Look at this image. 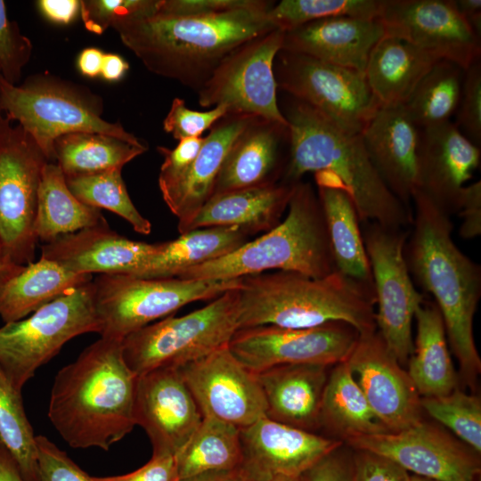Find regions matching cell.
I'll return each mask as SVG.
<instances>
[{
  "instance_id": "cell-1",
  "label": "cell",
  "mask_w": 481,
  "mask_h": 481,
  "mask_svg": "<svg viewBox=\"0 0 481 481\" xmlns=\"http://www.w3.org/2000/svg\"><path fill=\"white\" fill-rule=\"evenodd\" d=\"M273 4L249 0L224 12L156 13L119 20L111 28L151 72L198 90L237 47L275 29L267 17Z\"/></svg>"
},
{
  "instance_id": "cell-2",
  "label": "cell",
  "mask_w": 481,
  "mask_h": 481,
  "mask_svg": "<svg viewBox=\"0 0 481 481\" xmlns=\"http://www.w3.org/2000/svg\"><path fill=\"white\" fill-rule=\"evenodd\" d=\"M121 342L101 337L54 378L48 418L72 448L108 451L135 426L137 376L125 362Z\"/></svg>"
},
{
  "instance_id": "cell-3",
  "label": "cell",
  "mask_w": 481,
  "mask_h": 481,
  "mask_svg": "<svg viewBox=\"0 0 481 481\" xmlns=\"http://www.w3.org/2000/svg\"><path fill=\"white\" fill-rule=\"evenodd\" d=\"M281 110L289 127L283 183L306 173L315 182L334 180L351 195L360 222L389 229L410 225L412 214L387 188L373 166L361 134L346 131L310 105L290 97Z\"/></svg>"
},
{
  "instance_id": "cell-4",
  "label": "cell",
  "mask_w": 481,
  "mask_h": 481,
  "mask_svg": "<svg viewBox=\"0 0 481 481\" xmlns=\"http://www.w3.org/2000/svg\"><path fill=\"white\" fill-rule=\"evenodd\" d=\"M412 230L404 247L411 275L435 298L461 378L472 387L481 371L473 319L481 296V271L452 238L450 215L416 189Z\"/></svg>"
},
{
  "instance_id": "cell-5",
  "label": "cell",
  "mask_w": 481,
  "mask_h": 481,
  "mask_svg": "<svg viewBox=\"0 0 481 481\" xmlns=\"http://www.w3.org/2000/svg\"><path fill=\"white\" fill-rule=\"evenodd\" d=\"M239 329L271 325L306 329L331 322L359 335L377 330L374 287L334 273L322 278L277 271L241 277Z\"/></svg>"
},
{
  "instance_id": "cell-6",
  "label": "cell",
  "mask_w": 481,
  "mask_h": 481,
  "mask_svg": "<svg viewBox=\"0 0 481 481\" xmlns=\"http://www.w3.org/2000/svg\"><path fill=\"white\" fill-rule=\"evenodd\" d=\"M287 209L284 220L260 237L176 278L228 280L269 270L322 278L337 271L321 204L310 183L295 184Z\"/></svg>"
},
{
  "instance_id": "cell-7",
  "label": "cell",
  "mask_w": 481,
  "mask_h": 481,
  "mask_svg": "<svg viewBox=\"0 0 481 481\" xmlns=\"http://www.w3.org/2000/svg\"><path fill=\"white\" fill-rule=\"evenodd\" d=\"M0 112L34 139L49 162L54 160L55 140L68 134L96 133L140 141L120 123L102 117L100 96L46 73L30 76L20 85H12L0 76Z\"/></svg>"
},
{
  "instance_id": "cell-8",
  "label": "cell",
  "mask_w": 481,
  "mask_h": 481,
  "mask_svg": "<svg viewBox=\"0 0 481 481\" xmlns=\"http://www.w3.org/2000/svg\"><path fill=\"white\" fill-rule=\"evenodd\" d=\"M239 288L202 308L167 316L126 336L121 344L129 369L140 376L159 368H180L227 346L239 330Z\"/></svg>"
},
{
  "instance_id": "cell-9",
  "label": "cell",
  "mask_w": 481,
  "mask_h": 481,
  "mask_svg": "<svg viewBox=\"0 0 481 481\" xmlns=\"http://www.w3.org/2000/svg\"><path fill=\"white\" fill-rule=\"evenodd\" d=\"M241 277L228 280L141 278L100 274L92 281L93 299L102 338L123 340L129 334L200 300L237 289Z\"/></svg>"
},
{
  "instance_id": "cell-10",
  "label": "cell",
  "mask_w": 481,
  "mask_h": 481,
  "mask_svg": "<svg viewBox=\"0 0 481 481\" xmlns=\"http://www.w3.org/2000/svg\"><path fill=\"white\" fill-rule=\"evenodd\" d=\"M92 281L53 300L28 318L0 327V367L21 391L37 370L73 338L100 333Z\"/></svg>"
},
{
  "instance_id": "cell-11",
  "label": "cell",
  "mask_w": 481,
  "mask_h": 481,
  "mask_svg": "<svg viewBox=\"0 0 481 481\" xmlns=\"http://www.w3.org/2000/svg\"><path fill=\"white\" fill-rule=\"evenodd\" d=\"M0 112V244L21 265L34 261L38 190L48 159L34 139Z\"/></svg>"
},
{
  "instance_id": "cell-12",
  "label": "cell",
  "mask_w": 481,
  "mask_h": 481,
  "mask_svg": "<svg viewBox=\"0 0 481 481\" xmlns=\"http://www.w3.org/2000/svg\"><path fill=\"white\" fill-rule=\"evenodd\" d=\"M273 69L279 89L352 133L361 134L381 105L364 74L353 69L281 50Z\"/></svg>"
},
{
  "instance_id": "cell-13",
  "label": "cell",
  "mask_w": 481,
  "mask_h": 481,
  "mask_svg": "<svg viewBox=\"0 0 481 481\" xmlns=\"http://www.w3.org/2000/svg\"><path fill=\"white\" fill-rule=\"evenodd\" d=\"M285 32L274 29L232 51L198 89L201 107L288 124L277 101L274 61Z\"/></svg>"
},
{
  "instance_id": "cell-14",
  "label": "cell",
  "mask_w": 481,
  "mask_h": 481,
  "mask_svg": "<svg viewBox=\"0 0 481 481\" xmlns=\"http://www.w3.org/2000/svg\"><path fill=\"white\" fill-rule=\"evenodd\" d=\"M371 271L376 327L388 350L403 366L412 351V320L424 298L414 287L409 272L404 230L369 224L363 233Z\"/></svg>"
},
{
  "instance_id": "cell-15",
  "label": "cell",
  "mask_w": 481,
  "mask_h": 481,
  "mask_svg": "<svg viewBox=\"0 0 481 481\" xmlns=\"http://www.w3.org/2000/svg\"><path fill=\"white\" fill-rule=\"evenodd\" d=\"M359 333L342 322L306 329L271 325L239 329L228 347L254 373L289 364L329 367L345 362Z\"/></svg>"
},
{
  "instance_id": "cell-16",
  "label": "cell",
  "mask_w": 481,
  "mask_h": 481,
  "mask_svg": "<svg viewBox=\"0 0 481 481\" xmlns=\"http://www.w3.org/2000/svg\"><path fill=\"white\" fill-rule=\"evenodd\" d=\"M378 19L386 35L400 38L463 70L480 60V37L452 0H381Z\"/></svg>"
},
{
  "instance_id": "cell-17",
  "label": "cell",
  "mask_w": 481,
  "mask_h": 481,
  "mask_svg": "<svg viewBox=\"0 0 481 481\" xmlns=\"http://www.w3.org/2000/svg\"><path fill=\"white\" fill-rule=\"evenodd\" d=\"M346 442L356 450L386 457L420 477L476 481L480 472L477 452L424 420L399 432L358 436Z\"/></svg>"
},
{
  "instance_id": "cell-18",
  "label": "cell",
  "mask_w": 481,
  "mask_h": 481,
  "mask_svg": "<svg viewBox=\"0 0 481 481\" xmlns=\"http://www.w3.org/2000/svg\"><path fill=\"white\" fill-rule=\"evenodd\" d=\"M202 417L246 428L266 416V404L254 372L228 345L178 368Z\"/></svg>"
},
{
  "instance_id": "cell-19",
  "label": "cell",
  "mask_w": 481,
  "mask_h": 481,
  "mask_svg": "<svg viewBox=\"0 0 481 481\" xmlns=\"http://www.w3.org/2000/svg\"><path fill=\"white\" fill-rule=\"evenodd\" d=\"M345 362L389 432L410 428L423 420L420 395L377 330L359 335Z\"/></svg>"
},
{
  "instance_id": "cell-20",
  "label": "cell",
  "mask_w": 481,
  "mask_h": 481,
  "mask_svg": "<svg viewBox=\"0 0 481 481\" xmlns=\"http://www.w3.org/2000/svg\"><path fill=\"white\" fill-rule=\"evenodd\" d=\"M134 418L146 432L152 455L176 456L202 420L178 368H159L136 378Z\"/></svg>"
},
{
  "instance_id": "cell-21",
  "label": "cell",
  "mask_w": 481,
  "mask_h": 481,
  "mask_svg": "<svg viewBox=\"0 0 481 481\" xmlns=\"http://www.w3.org/2000/svg\"><path fill=\"white\" fill-rule=\"evenodd\" d=\"M241 469L254 481L275 476L300 477L342 440L297 428L266 416L240 428Z\"/></svg>"
},
{
  "instance_id": "cell-22",
  "label": "cell",
  "mask_w": 481,
  "mask_h": 481,
  "mask_svg": "<svg viewBox=\"0 0 481 481\" xmlns=\"http://www.w3.org/2000/svg\"><path fill=\"white\" fill-rule=\"evenodd\" d=\"M480 147L448 121L419 130L417 189L447 214L455 213L458 197L480 163Z\"/></svg>"
},
{
  "instance_id": "cell-23",
  "label": "cell",
  "mask_w": 481,
  "mask_h": 481,
  "mask_svg": "<svg viewBox=\"0 0 481 481\" xmlns=\"http://www.w3.org/2000/svg\"><path fill=\"white\" fill-rule=\"evenodd\" d=\"M156 247L124 237L105 223L45 243L41 257L81 274L139 276Z\"/></svg>"
},
{
  "instance_id": "cell-24",
  "label": "cell",
  "mask_w": 481,
  "mask_h": 481,
  "mask_svg": "<svg viewBox=\"0 0 481 481\" xmlns=\"http://www.w3.org/2000/svg\"><path fill=\"white\" fill-rule=\"evenodd\" d=\"M367 153L392 193L407 208L417 189L419 128L404 105H380L361 132Z\"/></svg>"
},
{
  "instance_id": "cell-25",
  "label": "cell",
  "mask_w": 481,
  "mask_h": 481,
  "mask_svg": "<svg viewBox=\"0 0 481 481\" xmlns=\"http://www.w3.org/2000/svg\"><path fill=\"white\" fill-rule=\"evenodd\" d=\"M385 36L379 19L330 17L286 31L281 50L364 74L371 49Z\"/></svg>"
},
{
  "instance_id": "cell-26",
  "label": "cell",
  "mask_w": 481,
  "mask_h": 481,
  "mask_svg": "<svg viewBox=\"0 0 481 481\" xmlns=\"http://www.w3.org/2000/svg\"><path fill=\"white\" fill-rule=\"evenodd\" d=\"M255 117L227 113L205 137L195 160L183 177L161 191L170 211L178 218V231L184 233L188 224L212 196L224 159L239 135Z\"/></svg>"
},
{
  "instance_id": "cell-27",
  "label": "cell",
  "mask_w": 481,
  "mask_h": 481,
  "mask_svg": "<svg viewBox=\"0 0 481 481\" xmlns=\"http://www.w3.org/2000/svg\"><path fill=\"white\" fill-rule=\"evenodd\" d=\"M327 366L289 364L255 373L266 404V417L309 432L321 428Z\"/></svg>"
},
{
  "instance_id": "cell-28",
  "label": "cell",
  "mask_w": 481,
  "mask_h": 481,
  "mask_svg": "<svg viewBox=\"0 0 481 481\" xmlns=\"http://www.w3.org/2000/svg\"><path fill=\"white\" fill-rule=\"evenodd\" d=\"M288 124L253 118L230 148L213 194L276 182Z\"/></svg>"
},
{
  "instance_id": "cell-29",
  "label": "cell",
  "mask_w": 481,
  "mask_h": 481,
  "mask_svg": "<svg viewBox=\"0 0 481 481\" xmlns=\"http://www.w3.org/2000/svg\"><path fill=\"white\" fill-rule=\"evenodd\" d=\"M295 184L273 182L214 194L185 232L214 226H235L248 234L267 232L281 222Z\"/></svg>"
},
{
  "instance_id": "cell-30",
  "label": "cell",
  "mask_w": 481,
  "mask_h": 481,
  "mask_svg": "<svg viewBox=\"0 0 481 481\" xmlns=\"http://www.w3.org/2000/svg\"><path fill=\"white\" fill-rule=\"evenodd\" d=\"M438 61L400 38L386 35L371 49L364 77L380 104L404 105Z\"/></svg>"
},
{
  "instance_id": "cell-31",
  "label": "cell",
  "mask_w": 481,
  "mask_h": 481,
  "mask_svg": "<svg viewBox=\"0 0 481 481\" xmlns=\"http://www.w3.org/2000/svg\"><path fill=\"white\" fill-rule=\"evenodd\" d=\"M316 184L336 270L374 287L358 213L351 195L334 181Z\"/></svg>"
},
{
  "instance_id": "cell-32",
  "label": "cell",
  "mask_w": 481,
  "mask_h": 481,
  "mask_svg": "<svg viewBox=\"0 0 481 481\" xmlns=\"http://www.w3.org/2000/svg\"><path fill=\"white\" fill-rule=\"evenodd\" d=\"M414 318L417 334L407 372L420 396L447 395L457 388L458 375L441 313L435 303L424 300Z\"/></svg>"
},
{
  "instance_id": "cell-33",
  "label": "cell",
  "mask_w": 481,
  "mask_h": 481,
  "mask_svg": "<svg viewBox=\"0 0 481 481\" xmlns=\"http://www.w3.org/2000/svg\"><path fill=\"white\" fill-rule=\"evenodd\" d=\"M249 235L235 226L200 228L177 239L157 243L156 250L139 276L176 278L186 269L222 257L249 241Z\"/></svg>"
},
{
  "instance_id": "cell-34",
  "label": "cell",
  "mask_w": 481,
  "mask_h": 481,
  "mask_svg": "<svg viewBox=\"0 0 481 481\" xmlns=\"http://www.w3.org/2000/svg\"><path fill=\"white\" fill-rule=\"evenodd\" d=\"M90 281L91 274L77 273L40 257L5 286L0 294V317L4 322L21 320Z\"/></svg>"
},
{
  "instance_id": "cell-35",
  "label": "cell",
  "mask_w": 481,
  "mask_h": 481,
  "mask_svg": "<svg viewBox=\"0 0 481 481\" xmlns=\"http://www.w3.org/2000/svg\"><path fill=\"white\" fill-rule=\"evenodd\" d=\"M107 223L99 208L78 200L56 163L44 167L38 190L35 233L49 243L59 237Z\"/></svg>"
},
{
  "instance_id": "cell-36",
  "label": "cell",
  "mask_w": 481,
  "mask_h": 481,
  "mask_svg": "<svg viewBox=\"0 0 481 481\" xmlns=\"http://www.w3.org/2000/svg\"><path fill=\"white\" fill-rule=\"evenodd\" d=\"M324 427L346 441L389 432L371 408L346 362L336 364L324 387L320 416Z\"/></svg>"
},
{
  "instance_id": "cell-37",
  "label": "cell",
  "mask_w": 481,
  "mask_h": 481,
  "mask_svg": "<svg viewBox=\"0 0 481 481\" xmlns=\"http://www.w3.org/2000/svg\"><path fill=\"white\" fill-rule=\"evenodd\" d=\"M147 150V144L141 140L129 142L85 132L64 135L53 143L54 160L65 177L122 169Z\"/></svg>"
},
{
  "instance_id": "cell-38",
  "label": "cell",
  "mask_w": 481,
  "mask_h": 481,
  "mask_svg": "<svg viewBox=\"0 0 481 481\" xmlns=\"http://www.w3.org/2000/svg\"><path fill=\"white\" fill-rule=\"evenodd\" d=\"M175 458L180 481L207 473L241 469L240 430L215 418L203 417Z\"/></svg>"
},
{
  "instance_id": "cell-39",
  "label": "cell",
  "mask_w": 481,
  "mask_h": 481,
  "mask_svg": "<svg viewBox=\"0 0 481 481\" xmlns=\"http://www.w3.org/2000/svg\"><path fill=\"white\" fill-rule=\"evenodd\" d=\"M463 72L458 65L440 60L418 83L404 106L419 130L450 121L459 103Z\"/></svg>"
},
{
  "instance_id": "cell-40",
  "label": "cell",
  "mask_w": 481,
  "mask_h": 481,
  "mask_svg": "<svg viewBox=\"0 0 481 481\" xmlns=\"http://www.w3.org/2000/svg\"><path fill=\"white\" fill-rule=\"evenodd\" d=\"M0 444L6 448L26 481H38L36 436L26 415L21 391L0 367Z\"/></svg>"
},
{
  "instance_id": "cell-41",
  "label": "cell",
  "mask_w": 481,
  "mask_h": 481,
  "mask_svg": "<svg viewBox=\"0 0 481 481\" xmlns=\"http://www.w3.org/2000/svg\"><path fill=\"white\" fill-rule=\"evenodd\" d=\"M121 170L65 178L69 191L78 200L93 208L108 209L127 221L136 232L148 235L151 224L131 200Z\"/></svg>"
},
{
  "instance_id": "cell-42",
  "label": "cell",
  "mask_w": 481,
  "mask_h": 481,
  "mask_svg": "<svg viewBox=\"0 0 481 481\" xmlns=\"http://www.w3.org/2000/svg\"><path fill=\"white\" fill-rule=\"evenodd\" d=\"M381 0H282L273 4L267 17L284 32L330 17L378 19Z\"/></svg>"
},
{
  "instance_id": "cell-43",
  "label": "cell",
  "mask_w": 481,
  "mask_h": 481,
  "mask_svg": "<svg viewBox=\"0 0 481 481\" xmlns=\"http://www.w3.org/2000/svg\"><path fill=\"white\" fill-rule=\"evenodd\" d=\"M423 412L448 428L467 446L481 452V401L459 388L440 396L420 398Z\"/></svg>"
},
{
  "instance_id": "cell-44",
  "label": "cell",
  "mask_w": 481,
  "mask_h": 481,
  "mask_svg": "<svg viewBox=\"0 0 481 481\" xmlns=\"http://www.w3.org/2000/svg\"><path fill=\"white\" fill-rule=\"evenodd\" d=\"M160 0H84L80 14L86 29L102 35L117 21L151 16Z\"/></svg>"
},
{
  "instance_id": "cell-45",
  "label": "cell",
  "mask_w": 481,
  "mask_h": 481,
  "mask_svg": "<svg viewBox=\"0 0 481 481\" xmlns=\"http://www.w3.org/2000/svg\"><path fill=\"white\" fill-rule=\"evenodd\" d=\"M32 49L31 41L21 34L18 24L8 18L5 3L0 0V76L6 82L18 85Z\"/></svg>"
},
{
  "instance_id": "cell-46",
  "label": "cell",
  "mask_w": 481,
  "mask_h": 481,
  "mask_svg": "<svg viewBox=\"0 0 481 481\" xmlns=\"http://www.w3.org/2000/svg\"><path fill=\"white\" fill-rule=\"evenodd\" d=\"M460 131L474 144H481V62H473L463 72L459 103L454 113Z\"/></svg>"
},
{
  "instance_id": "cell-47",
  "label": "cell",
  "mask_w": 481,
  "mask_h": 481,
  "mask_svg": "<svg viewBox=\"0 0 481 481\" xmlns=\"http://www.w3.org/2000/svg\"><path fill=\"white\" fill-rule=\"evenodd\" d=\"M227 113V108L223 105L208 111L193 110L186 107L183 99L175 98L163 121V129L178 141L199 137Z\"/></svg>"
},
{
  "instance_id": "cell-48",
  "label": "cell",
  "mask_w": 481,
  "mask_h": 481,
  "mask_svg": "<svg viewBox=\"0 0 481 481\" xmlns=\"http://www.w3.org/2000/svg\"><path fill=\"white\" fill-rule=\"evenodd\" d=\"M38 481H94L68 454L45 436H36Z\"/></svg>"
},
{
  "instance_id": "cell-49",
  "label": "cell",
  "mask_w": 481,
  "mask_h": 481,
  "mask_svg": "<svg viewBox=\"0 0 481 481\" xmlns=\"http://www.w3.org/2000/svg\"><path fill=\"white\" fill-rule=\"evenodd\" d=\"M205 137H192L179 141L177 146L169 150L159 147L164 161L160 167L159 187L160 192L179 181L198 156Z\"/></svg>"
},
{
  "instance_id": "cell-50",
  "label": "cell",
  "mask_w": 481,
  "mask_h": 481,
  "mask_svg": "<svg viewBox=\"0 0 481 481\" xmlns=\"http://www.w3.org/2000/svg\"><path fill=\"white\" fill-rule=\"evenodd\" d=\"M351 466L353 481H409L410 473L377 453L356 450Z\"/></svg>"
},
{
  "instance_id": "cell-51",
  "label": "cell",
  "mask_w": 481,
  "mask_h": 481,
  "mask_svg": "<svg viewBox=\"0 0 481 481\" xmlns=\"http://www.w3.org/2000/svg\"><path fill=\"white\" fill-rule=\"evenodd\" d=\"M94 481H180L175 456L152 455L141 468L111 477H93Z\"/></svg>"
},
{
  "instance_id": "cell-52",
  "label": "cell",
  "mask_w": 481,
  "mask_h": 481,
  "mask_svg": "<svg viewBox=\"0 0 481 481\" xmlns=\"http://www.w3.org/2000/svg\"><path fill=\"white\" fill-rule=\"evenodd\" d=\"M461 224L460 234L464 239H472L481 233V183L464 185L459 194L456 210Z\"/></svg>"
},
{
  "instance_id": "cell-53",
  "label": "cell",
  "mask_w": 481,
  "mask_h": 481,
  "mask_svg": "<svg viewBox=\"0 0 481 481\" xmlns=\"http://www.w3.org/2000/svg\"><path fill=\"white\" fill-rule=\"evenodd\" d=\"M249 0H160L157 13L200 15L224 12L246 4Z\"/></svg>"
},
{
  "instance_id": "cell-54",
  "label": "cell",
  "mask_w": 481,
  "mask_h": 481,
  "mask_svg": "<svg viewBox=\"0 0 481 481\" xmlns=\"http://www.w3.org/2000/svg\"><path fill=\"white\" fill-rule=\"evenodd\" d=\"M337 450L305 471L300 476L301 481H353L351 466L342 460Z\"/></svg>"
},
{
  "instance_id": "cell-55",
  "label": "cell",
  "mask_w": 481,
  "mask_h": 481,
  "mask_svg": "<svg viewBox=\"0 0 481 481\" xmlns=\"http://www.w3.org/2000/svg\"><path fill=\"white\" fill-rule=\"evenodd\" d=\"M37 5L47 20L61 25L70 23L80 12L77 0H40Z\"/></svg>"
},
{
  "instance_id": "cell-56",
  "label": "cell",
  "mask_w": 481,
  "mask_h": 481,
  "mask_svg": "<svg viewBox=\"0 0 481 481\" xmlns=\"http://www.w3.org/2000/svg\"><path fill=\"white\" fill-rule=\"evenodd\" d=\"M104 53L96 47H87L81 51L77 60L79 72L87 77L101 76Z\"/></svg>"
},
{
  "instance_id": "cell-57",
  "label": "cell",
  "mask_w": 481,
  "mask_h": 481,
  "mask_svg": "<svg viewBox=\"0 0 481 481\" xmlns=\"http://www.w3.org/2000/svg\"><path fill=\"white\" fill-rule=\"evenodd\" d=\"M452 2L468 25L481 37V1L452 0Z\"/></svg>"
},
{
  "instance_id": "cell-58",
  "label": "cell",
  "mask_w": 481,
  "mask_h": 481,
  "mask_svg": "<svg viewBox=\"0 0 481 481\" xmlns=\"http://www.w3.org/2000/svg\"><path fill=\"white\" fill-rule=\"evenodd\" d=\"M129 69V64L120 55L104 53L101 76L109 82L120 80Z\"/></svg>"
},
{
  "instance_id": "cell-59",
  "label": "cell",
  "mask_w": 481,
  "mask_h": 481,
  "mask_svg": "<svg viewBox=\"0 0 481 481\" xmlns=\"http://www.w3.org/2000/svg\"><path fill=\"white\" fill-rule=\"evenodd\" d=\"M24 266L15 263L0 244V294L8 282L23 270Z\"/></svg>"
},
{
  "instance_id": "cell-60",
  "label": "cell",
  "mask_w": 481,
  "mask_h": 481,
  "mask_svg": "<svg viewBox=\"0 0 481 481\" xmlns=\"http://www.w3.org/2000/svg\"><path fill=\"white\" fill-rule=\"evenodd\" d=\"M0 481H26L12 455L0 444Z\"/></svg>"
},
{
  "instance_id": "cell-61",
  "label": "cell",
  "mask_w": 481,
  "mask_h": 481,
  "mask_svg": "<svg viewBox=\"0 0 481 481\" xmlns=\"http://www.w3.org/2000/svg\"><path fill=\"white\" fill-rule=\"evenodd\" d=\"M183 481H254L242 469L231 471L211 472L191 477Z\"/></svg>"
},
{
  "instance_id": "cell-62",
  "label": "cell",
  "mask_w": 481,
  "mask_h": 481,
  "mask_svg": "<svg viewBox=\"0 0 481 481\" xmlns=\"http://www.w3.org/2000/svg\"><path fill=\"white\" fill-rule=\"evenodd\" d=\"M266 481H301V478L294 476H275Z\"/></svg>"
},
{
  "instance_id": "cell-63",
  "label": "cell",
  "mask_w": 481,
  "mask_h": 481,
  "mask_svg": "<svg viewBox=\"0 0 481 481\" xmlns=\"http://www.w3.org/2000/svg\"><path fill=\"white\" fill-rule=\"evenodd\" d=\"M409 481H440V480L432 479V478H428V477H420V476L411 475L410 474Z\"/></svg>"
}]
</instances>
